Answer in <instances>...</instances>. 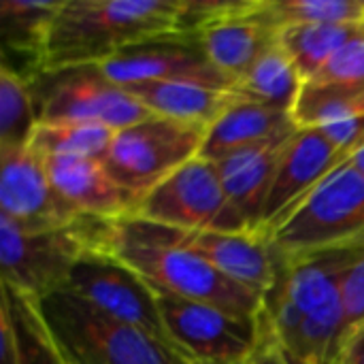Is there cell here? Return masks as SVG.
I'll return each instance as SVG.
<instances>
[{"label": "cell", "mask_w": 364, "mask_h": 364, "mask_svg": "<svg viewBox=\"0 0 364 364\" xmlns=\"http://www.w3.org/2000/svg\"><path fill=\"white\" fill-rule=\"evenodd\" d=\"M0 218L23 232L75 226L79 215L51 186L45 160L32 147L0 149Z\"/></svg>", "instance_id": "obj_12"}, {"label": "cell", "mask_w": 364, "mask_h": 364, "mask_svg": "<svg viewBox=\"0 0 364 364\" xmlns=\"http://www.w3.org/2000/svg\"><path fill=\"white\" fill-rule=\"evenodd\" d=\"M124 90H128L158 117L207 128L218 122L237 100H241L230 87L196 81H149Z\"/></svg>", "instance_id": "obj_20"}, {"label": "cell", "mask_w": 364, "mask_h": 364, "mask_svg": "<svg viewBox=\"0 0 364 364\" xmlns=\"http://www.w3.org/2000/svg\"><path fill=\"white\" fill-rule=\"evenodd\" d=\"M134 215L186 232H250L243 215L230 203L215 164L203 156L177 168L143 196Z\"/></svg>", "instance_id": "obj_7"}, {"label": "cell", "mask_w": 364, "mask_h": 364, "mask_svg": "<svg viewBox=\"0 0 364 364\" xmlns=\"http://www.w3.org/2000/svg\"><path fill=\"white\" fill-rule=\"evenodd\" d=\"M252 15L277 30L292 23H364V0H256Z\"/></svg>", "instance_id": "obj_27"}, {"label": "cell", "mask_w": 364, "mask_h": 364, "mask_svg": "<svg viewBox=\"0 0 364 364\" xmlns=\"http://www.w3.org/2000/svg\"><path fill=\"white\" fill-rule=\"evenodd\" d=\"M363 30L364 23H292L279 28V47L307 83Z\"/></svg>", "instance_id": "obj_22"}, {"label": "cell", "mask_w": 364, "mask_h": 364, "mask_svg": "<svg viewBox=\"0 0 364 364\" xmlns=\"http://www.w3.org/2000/svg\"><path fill=\"white\" fill-rule=\"evenodd\" d=\"M207 130V126L154 115L115 132L102 164L130 196L141 200L177 168L200 156Z\"/></svg>", "instance_id": "obj_6"}, {"label": "cell", "mask_w": 364, "mask_h": 364, "mask_svg": "<svg viewBox=\"0 0 364 364\" xmlns=\"http://www.w3.org/2000/svg\"><path fill=\"white\" fill-rule=\"evenodd\" d=\"M32 83L0 66V149L30 147L38 126Z\"/></svg>", "instance_id": "obj_28"}, {"label": "cell", "mask_w": 364, "mask_h": 364, "mask_svg": "<svg viewBox=\"0 0 364 364\" xmlns=\"http://www.w3.org/2000/svg\"><path fill=\"white\" fill-rule=\"evenodd\" d=\"M0 307L11 320L19 364H68L38 311L36 299L2 284Z\"/></svg>", "instance_id": "obj_24"}, {"label": "cell", "mask_w": 364, "mask_h": 364, "mask_svg": "<svg viewBox=\"0 0 364 364\" xmlns=\"http://www.w3.org/2000/svg\"><path fill=\"white\" fill-rule=\"evenodd\" d=\"M348 162H350V164H352V166L364 177V145L356 147L354 151L348 154Z\"/></svg>", "instance_id": "obj_32"}, {"label": "cell", "mask_w": 364, "mask_h": 364, "mask_svg": "<svg viewBox=\"0 0 364 364\" xmlns=\"http://www.w3.org/2000/svg\"><path fill=\"white\" fill-rule=\"evenodd\" d=\"M335 364H364V324L348 333Z\"/></svg>", "instance_id": "obj_30"}, {"label": "cell", "mask_w": 364, "mask_h": 364, "mask_svg": "<svg viewBox=\"0 0 364 364\" xmlns=\"http://www.w3.org/2000/svg\"><path fill=\"white\" fill-rule=\"evenodd\" d=\"M55 192L83 218L119 220L134 215L139 200L130 196L100 160L43 156Z\"/></svg>", "instance_id": "obj_15"}, {"label": "cell", "mask_w": 364, "mask_h": 364, "mask_svg": "<svg viewBox=\"0 0 364 364\" xmlns=\"http://www.w3.org/2000/svg\"><path fill=\"white\" fill-rule=\"evenodd\" d=\"M115 130L85 122H38L30 147L41 156L105 160Z\"/></svg>", "instance_id": "obj_26"}, {"label": "cell", "mask_w": 364, "mask_h": 364, "mask_svg": "<svg viewBox=\"0 0 364 364\" xmlns=\"http://www.w3.org/2000/svg\"><path fill=\"white\" fill-rule=\"evenodd\" d=\"M164 324L175 346L194 364L245 363L258 341V318L247 320L215 305L156 288Z\"/></svg>", "instance_id": "obj_9"}, {"label": "cell", "mask_w": 364, "mask_h": 364, "mask_svg": "<svg viewBox=\"0 0 364 364\" xmlns=\"http://www.w3.org/2000/svg\"><path fill=\"white\" fill-rule=\"evenodd\" d=\"M346 158L348 156L324 134L322 128H299L277 166L258 235L267 237L273 226Z\"/></svg>", "instance_id": "obj_14"}, {"label": "cell", "mask_w": 364, "mask_h": 364, "mask_svg": "<svg viewBox=\"0 0 364 364\" xmlns=\"http://www.w3.org/2000/svg\"><path fill=\"white\" fill-rule=\"evenodd\" d=\"M47 77H51L49 87L34 96L38 122H85L119 132L154 117L141 100L109 81L98 66L70 68Z\"/></svg>", "instance_id": "obj_11"}, {"label": "cell", "mask_w": 364, "mask_h": 364, "mask_svg": "<svg viewBox=\"0 0 364 364\" xmlns=\"http://www.w3.org/2000/svg\"><path fill=\"white\" fill-rule=\"evenodd\" d=\"M264 314L294 363H337L350 333L337 284V250L277 264V279L264 296Z\"/></svg>", "instance_id": "obj_3"}, {"label": "cell", "mask_w": 364, "mask_h": 364, "mask_svg": "<svg viewBox=\"0 0 364 364\" xmlns=\"http://www.w3.org/2000/svg\"><path fill=\"white\" fill-rule=\"evenodd\" d=\"M66 290L85 299L107 316L132 324L179 350L164 324L154 286L128 264L100 252H87L75 264Z\"/></svg>", "instance_id": "obj_10"}, {"label": "cell", "mask_w": 364, "mask_h": 364, "mask_svg": "<svg viewBox=\"0 0 364 364\" xmlns=\"http://www.w3.org/2000/svg\"><path fill=\"white\" fill-rule=\"evenodd\" d=\"M292 117L299 128H326L364 117V85L309 81L301 90Z\"/></svg>", "instance_id": "obj_25"}, {"label": "cell", "mask_w": 364, "mask_h": 364, "mask_svg": "<svg viewBox=\"0 0 364 364\" xmlns=\"http://www.w3.org/2000/svg\"><path fill=\"white\" fill-rule=\"evenodd\" d=\"M264 239L277 264L364 245V177L346 158Z\"/></svg>", "instance_id": "obj_4"}, {"label": "cell", "mask_w": 364, "mask_h": 364, "mask_svg": "<svg viewBox=\"0 0 364 364\" xmlns=\"http://www.w3.org/2000/svg\"><path fill=\"white\" fill-rule=\"evenodd\" d=\"M90 252L107 254L151 286L177 296L215 305L239 318L256 320L264 307V296L232 282L203 256L177 243V230L136 215L119 220H81Z\"/></svg>", "instance_id": "obj_1"}, {"label": "cell", "mask_w": 364, "mask_h": 364, "mask_svg": "<svg viewBox=\"0 0 364 364\" xmlns=\"http://www.w3.org/2000/svg\"><path fill=\"white\" fill-rule=\"evenodd\" d=\"M337 284L348 331L364 324V245L337 250Z\"/></svg>", "instance_id": "obj_29"}, {"label": "cell", "mask_w": 364, "mask_h": 364, "mask_svg": "<svg viewBox=\"0 0 364 364\" xmlns=\"http://www.w3.org/2000/svg\"><path fill=\"white\" fill-rule=\"evenodd\" d=\"M0 364H19L11 320L2 307H0Z\"/></svg>", "instance_id": "obj_31"}, {"label": "cell", "mask_w": 364, "mask_h": 364, "mask_svg": "<svg viewBox=\"0 0 364 364\" xmlns=\"http://www.w3.org/2000/svg\"><path fill=\"white\" fill-rule=\"evenodd\" d=\"M177 243L203 256L232 282L262 296L269 294L277 279V260L267 239L260 235L177 230Z\"/></svg>", "instance_id": "obj_16"}, {"label": "cell", "mask_w": 364, "mask_h": 364, "mask_svg": "<svg viewBox=\"0 0 364 364\" xmlns=\"http://www.w3.org/2000/svg\"><path fill=\"white\" fill-rule=\"evenodd\" d=\"M192 36L200 41L213 66L235 83L267 51L279 45V30L252 13L215 21Z\"/></svg>", "instance_id": "obj_19"}, {"label": "cell", "mask_w": 364, "mask_h": 364, "mask_svg": "<svg viewBox=\"0 0 364 364\" xmlns=\"http://www.w3.org/2000/svg\"><path fill=\"white\" fill-rule=\"evenodd\" d=\"M237 364H247V360H245V363H237Z\"/></svg>", "instance_id": "obj_33"}, {"label": "cell", "mask_w": 364, "mask_h": 364, "mask_svg": "<svg viewBox=\"0 0 364 364\" xmlns=\"http://www.w3.org/2000/svg\"><path fill=\"white\" fill-rule=\"evenodd\" d=\"M171 34H179V0H62L47 36L45 75L98 66Z\"/></svg>", "instance_id": "obj_2"}, {"label": "cell", "mask_w": 364, "mask_h": 364, "mask_svg": "<svg viewBox=\"0 0 364 364\" xmlns=\"http://www.w3.org/2000/svg\"><path fill=\"white\" fill-rule=\"evenodd\" d=\"M296 132L279 134L275 139L235 151L213 162L230 203L243 215L250 232L254 235H258L260 230L262 211H264L273 179H275L277 166L282 162V156Z\"/></svg>", "instance_id": "obj_17"}, {"label": "cell", "mask_w": 364, "mask_h": 364, "mask_svg": "<svg viewBox=\"0 0 364 364\" xmlns=\"http://www.w3.org/2000/svg\"><path fill=\"white\" fill-rule=\"evenodd\" d=\"M296 130L299 126L290 111L250 100H237L218 122L209 126L200 156L218 162L235 151Z\"/></svg>", "instance_id": "obj_21"}, {"label": "cell", "mask_w": 364, "mask_h": 364, "mask_svg": "<svg viewBox=\"0 0 364 364\" xmlns=\"http://www.w3.org/2000/svg\"><path fill=\"white\" fill-rule=\"evenodd\" d=\"M68 364H194L173 346L119 322L70 290L36 301Z\"/></svg>", "instance_id": "obj_5"}, {"label": "cell", "mask_w": 364, "mask_h": 364, "mask_svg": "<svg viewBox=\"0 0 364 364\" xmlns=\"http://www.w3.org/2000/svg\"><path fill=\"white\" fill-rule=\"evenodd\" d=\"M81 220L70 228L23 232L0 218L2 284L36 301L66 290L75 264L90 252Z\"/></svg>", "instance_id": "obj_8"}, {"label": "cell", "mask_w": 364, "mask_h": 364, "mask_svg": "<svg viewBox=\"0 0 364 364\" xmlns=\"http://www.w3.org/2000/svg\"><path fill=\"white\" fill-rule=\"evenodd\" d=\"M303 85L305 81L290 55L279 45H275L241 79H237L232 90L241 100L292 113Z\"/></svg>", "instance_id": "obj_23"}, {"label": "cell", "mask_w": 364, "mask_h": 364, "mask_svg": "<svg viewBox=\"0 0 364 364\" xmlns=\"http://www.w3.org/2000/svg\"><path fill=\"white\" fill-rule=\"evenodd\" d=\"M62 0H0L2 64L28 83L45 75L47 36Z\"/></svg>", "instance_id": "obj_18"}, {"label": "cell", "mask_w": 364, "mask_h": 364, "mask_svg": "<svg viewBox=\"0 0 364 364\" xmlns=\"http://www.w3.org/2000/svg\"><path fill=\"white\" fill-rule=\"evenodd\" d=\"M98 70L119 87L149 81H196L218 87H235V81L213 66L200 41L192 34H171L132 45Z\"/></svg>", "instance_id": "obj_13"}]
</instances>
